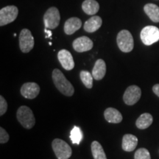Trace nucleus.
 Returning a JSON list of instances; mask_svg holds the SVG:
<instances>
[{"label": "nucleus", "instance_id": "obj_2", "mask_svg": "<svg viewBox=\"0 0 159 159\" xmlns=\"http://www.w3.org/2000/svg\"><path fill=\"white\" fill-rule=\"evenodd\" d=\"M16 117L19 122L26 129H31L35 125L34 114L29 107L23 105L19 108L16 112Z\"/></svg>", "mask_w": 159, "mask_h": 159}, {"label": "nucleus", "instance_id": "obj_6", "mask_svg": "<svg viewBox=\"0 0 159 159\" xmlns=\"http://www.w3.org/2000/svg\"><path fill=\"white\" fill-rule=\"evenodd\" d=\"M140 38L144 44H153L159 41V29L155 26H147L141 31Z\"/></svg>", "mask_w": 159, "mask_h": 159}, {"label": "nucleus", "instance_id": "obj_25", "mask_svg": "<svg viewBox=\"0 0 159 159\" xmlns=\"http://www.w3.org/2000/svg\"><path fill=\"white\" fill-rule=\"evenodd\" d=\"M9 134L3 128H0V143L5 144L9 141Z\"/></svg>", "mask_w": 159, "mask_h": 159}, {"label": "nucleus", "instance_id": "obj_15", "mask_svg": "<svg viewBox=\"0 0 159 159\" xmlns=\"http://www.w3.org/2000/svg\"><path fill=\"white\" fill-rule=\"evenodd\" d=\"M138 144V139L132 134H125L122 138V147L123 150L126 152H131L136 149Z\"/></svg>", "mask_w": 159, "mask_h": 159}, {"label": "nucleus", "instance_id": "obj_11", "mask_svg": "<svg viewBox=\"0 0 159 159\" xmlns=\"http://www.w3.org/2000/svg\"><path fill=\"white\" fill-rule=\"evenodd\" d=\"M93 41L87 36L77 38L73 41V48L77 52H84L93 48Z\"/></svg>", "mask_w": 159, "mask_h": 159}, {"label": "nucleus", "instance_id": "obj_28", "mask_svg": "<svg viewBox=\"0 0 159 159\" xmlns=\"http://www.w3.org/2000/svg\"><path fill=\"white\" fill-rule=\"evenodd\" d=\"M44 32L46 33V38H50V39H52V32L50 30H48L47 28L45 27Z\"/></svg>", "mask_w": 159, "mask_h": 159}, {"label": "nucleus", "instance_id": "obj_23", "mask_svg": "<svg viewBox=\"0 0 159 159\" xmlns=\"http://www.w3.org/2000/svg\"><path fill=\"white\" fill-rule=\"evenodd\" d=\"M70 139L73 144H80L83 139V133L80 128L76 126L74 127V128L71 131Z\"/></svg>", "mask_w": 159, "mask_h": 159}, {"label": "nucleus", "instance_id": "obj_12", "mask_svg": "<svg viewBox=\"0 0 159 159\" xmlns=\"http://www.w3.org/2000/svg\"><path fill=\"white\" fill-rule=\"evenodd\" d=\"M40 93L39 85L35 83H26L21 88V94L25 98L34 99Z\"/></svg>", "mask_w": 159, "mask_h": 159}, {"label": "nucleus", "instance_id": "obj_16", "mask_svg": "<svg viewBox=\"0 0 159 159\" xmlns=\"http://www.w3.org/2000/svg\"><path fill=\"white\" fill-rule=\"evenodd\" d=\"M106 73V64L102 59H98L95 63L94 68L92 69V74L94 79L100 80L105 77Z\"/></svg>", "mask_w": 159, "mask_h": 159}, {"label": "nucleus", "instance_id": "obj_21", "mask_svg": "<svg viewBox=\"0 0 159 159\" xmlns=\"http://www.w3.org/2000/svg\"><path fill=\"white\" fill-rule=\"evenodd\" d=\"M91 152L94 159H107L104 150H103L102 145L97 142L94 141L91 143Z\"/></svg>", "mask_w": 159, "mask_h": 159}, {"label": "nucleus", "instance_id": "obj_9", "mask_svg": "<svg viewBox=\"0 0 159 159\" xmlns=\"http://www.w3.org/2000/svg\"><path fill=\"white\" fill-rule=\"evenodd\" d=\"M142 91L141 89L137 85H130L125 91L123 95V100L125 103L128 105H134L141 98Z\"/></svg>", "mask_w": 159, "mask_h": 159}, {"label": "nucleus", "instance_id": "obj_20", "mask_svg": "<svg viewBox=\"0 0 159 159\" xmlns=\"http://www.w3.org/2000/svg\"><path fill=\"white\" fill-rule=\"evenodd\" d=\"M152 121H153V118H152V115L148 114V113H144L137 119L136 125L139 129L144 130V129L149 128L152 125Z\"/></svg>", "mask_w": 159, "mask_h": 159}, {"label": "nucleus", "instance_id": "obj_7", "mask_svg": "<svg viewBox=\"0 0 159 159\" xmlns=\"http://www.w3.org/2000/svg\"><path fill=\"white\" fill-rule=\"evenodd\" d=\"M19 14V9L14 5L6 6L0 10V26L7 25L14 21Z\"/></svg>", "mask_w": 159, "mask_h": 159}, {"label": "nucleus", "instance_id": "obj_18", "mask_svg": "<svg viewBox=\"0 0 159 159\" xmlns=\"http://www.w3.org/2000/svg\"><path fill=\"white\" fill-rule=\"evenodd\" d=\"M144 11L153 22H159V7L155 4L149 3L144 5Z\"/></svg>", "mask_w": 159, "mask_h": 159}, {"label": "nucleus", "instance_id": "obj_14", "mask_svg": "<svg viewBox=\"0 0 159 159\" xmlns=\"http://www.w3.org/2000/svg\"><path fill=\"white\" fill-rule=\"evenodd\" d=\"M102 24V19L98 16H94L85 21L83 26V29L87 33H94L100 28Z\"/></svg>", "mask_w": 159, "mask_h": 159}, {"label": "nucleus", "instance_id": "obj_1", "mask_svg": "<svg viewBox=\"0 0 159 159\" xmlns=\"http://www.w3.org/2000/svg\"><path fill=\"white\" fill-rule=\"evenodd\" d=\"M53 82L55 87L61 94L67 97H71L74 94L75 89L69 81L66 78L64 75L58 69H55L52 71Z\"/></svg>", "mask_w": 159, "mask_h": 159}, {"label": "nucleus", "instance_id": "obj_22", "mask_svg": "<svg viewBox=\"0 0 159 159\" xmlns=\"http://www.w3.org/2000/svg\"><path fill=\"white\" fill-rule=\"evenodd\" d=\"M80 77L81 81L87 89H91L93 87V77L92 74L88 71L83 70L80 73Z\"/></svg>", "mask_w": 159, "mask_h": 159}, {"label": "nucleus", "instance_id": "obj_27", "mask_svg": "<svg viewBox=\"0 0 159 159\" xmlns=\"http://www.w3.org/2000/svg\"><path fill=\"white\" fill-rule=\"evenodd\" d=\"M152 91L155 93V94L157 95L159 97V84H156L152 87Z\"/></svg>", "mask_w": 159, "mask_h": 159}, {"label": "nucleus", "instance_id": "obj_4", "mask_svg": "<svg viewBox=\"0 0 159 159\" xmlns=\"http://www.w3.org/2000/svg\"><path fill=\"white\" fill-rule=\"evenodd\" d=\"M52 147L55 156L58 159H68L72 153L70 146L62 139H54L52 143Z\"/></svg>", "mask_w": 159, "mask_h": 159}, {"label": "nucleus", "instance_id": "obj_24", "mask_svg": "<svg viewBox=\"0 0 159 159\" xmlns=\"http://www.w3.org/2000/svg\"><path fill=\"white\" fill-rule=\"evenodd\" d=\"M135 159H151V156L150 152L145 148H140L136 152H135L134 155Z\"/></svg>", "mask_w": 159, "mask_h": 159}, {"label": "nucleus", "instance_id": "obj_13", "mask_svg": "<svg viewBox=\"0 0 159 159\" xmlns=\"http://www.w3.org/2000/svg\"><path fill=\"white\" fill-rule=\"evenodd\" d=\"M81 26H82V21L79 18L71 17L66 21L63 30L66 34L70 35L74 34L75 32L80 30Z\"/></svg>", "mask_w": 159, "mask_h": 159}, {"label": "nucleus", "instance_id": "obj_19", "mask_svg": "<svg viewBox=\"0 0 159 159\" xmlns=\"http://www.w3.org/2000/svg\"><path fill=\"white\" fill-rule=\"evenodd\" d=\"M82 9L86 14L94 16L99 10V5L96 0H85L82 4Z\"/></svg>", "mask_w": 159, "mask_h": 159}, {"label": "nucleus", "instance_id": "obj_26", "mask_svg": "<svg viewBox=\"0 0 159 159\" xmlns=\"http://www.w3.org/2000/svg\"><path fill=\"white\" fill-rule=\"evenodd\" d=\"M7 110V102L2 96H0V115L3 116Z\"/></svg>", "mask_w": 159, "mask_h": 159}, {"label": "nucleus", "instance_id": "obj_17", "mask_svg": "<svg viewBox=\"0 0 159 159\" xmlns=\"http://www.w3.org/2000/svg\"><path fill=\"white\" fill-rule=\"evenodd\" d=\"M105 119L109 123L118 124L122 121V116L121 113L116 108H108L104 112Z\"/></svg>", "mask_w": 159, "mask_h": 159}, {"label": "nucleus", "instance_id": "obj_10", "mask_svg": "<svg viewBox=\"0 0 159 159\" xmlns=\"http://www.w3.org/2000/svg\"><path fill=\"white\" fill-rule=\"evenodd\" d=\"M57 58L63 68L67 71L74 69L75 61L71 52L66 49H61L57 53Z\"/></svg>", "mask_w": 159, "mask_h": 159}, {"label": "nucleus", "instance_id": "obj_8", "mask_svg": "<svg viewBox=\"0 0 159 159\" xmlns=\"http://www.w3.org/2000/svg\"><path fill=\"white\" fill-rule=\"evenodd\" d=\"M34 47V38L30 30L23 29L19 35V48L24 53H28Z\"/></svg>", "mask_w": 159, "mask_h": 159}, {"label": "nucleus", "instance_id": "obj_5", "mask_svg": "<svg viewBox=\"0 0 159 159\" xmlns=\"http://www.w3.org/2000/svg\"><path fill=\"white\" fill-rule=\"evenodd\" d=\"M60 21H61L60 12L58 9L55 7H49L43 15V23L45 27L47 29H55L58 27Z\"/></svg>", "mask_w": 159, "mask_h": 159}, {"label": "nucleus", "instance_id": "obj_3", "mask_svg": "<svg viewBox=\"0 0 159 159\" xmlns=\"http://www.w3.org/2000/svg\"><path fill=\"white\" fill-rule=\"evenodd\" d=\"M116 43L118 47L123 52H130L134 47V41L133 35L127 30H121L116 37Z\"/></svg>", "mask_w": 159, "mask_h": 159}]
</instances>
